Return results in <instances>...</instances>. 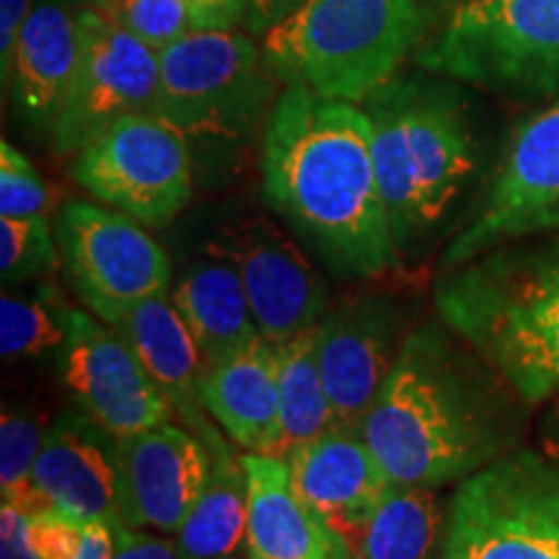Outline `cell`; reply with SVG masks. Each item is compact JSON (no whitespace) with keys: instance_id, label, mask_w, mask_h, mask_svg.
Segmentation results:
<instances>
[{"instance_id":"21","label":"cell","mask_w":559,"mask_h":559,"mask_svg":"<svg viewBox=\"0 0 559 559\" xmlns=\"http://www.w3.org/2000/svg\"><path fill=\"white\" fill-rule=\"evenodd\" d=\"M70 5V0H39L13 52V104L37 130H52L79 62V13Z\"/></svg>"},{"instance_id":"27","label":"cell","mask_w":559,"mask_h":559,"mask_svg":"<svg viewBox=\"0 0 559 559\" xmlns=\"http://www.w3.org/2000/svg\"><path fill=\"white\" fill-rule=\"evenodd\" d=\"M45 443L39 423L32 415L3 412L0 419V492L5 506L24 510L26 515L50 510L34 485V464Z\"/></svg>"},{"instance_id":"28","label":"cell","mask_w":559,"mask_h":559,"mask_svg":"<svg viewBox=\"0 0 559 559\" xmlns=\"http://www.w3.org/2000/svg\"><path fill=\"white\" fill-rule=\"evenodd\" d=\"M47 288L41 298L26 300L5 293L0 298V355L3 360L34 358L66 345V326L60 319V306L52 309Z\"/></svg>"},{"instance_id":"24","label":"cell","mask_w":559,"mask_h":559,"mask_svg":"<svg viewBox=\"0 0 559 559\" xmlns=\"http://www.w3.org/2000/svg\"><path fill=\"white\" fill-rule=\"evenodd\" d=\"M247 472L228 443L213 449V469L190 515L177 531L181 559H234L247 542Z\"/></svg>"},{"instance_id":"14","label":"cell","mask_w":559,"mask_h":559,"mask_svg":"<svg viewBox=\"0 0 559 559\" xmlns=\"http://www.w3.org/2000/svg\"><path fill=\"white\" fill-rule=\"evenodd\" d=\"M124 526L177 534L213 469V451L194 432L164 423L115 440Z\"/></svg>"},{"instance_id":"17","label":"cell","mask_w":559,"mask_h":559,"mask_svg":"<svg viewBox=\"0 0 559 559\" xmlns=\"http://www.w3.org/2000/svg\"><path fill=\"white\" fill-rule=\"evenodd\" d=\"M215 251L239 272L257 330L270 345H283L324 319V283L309 260L267 223L254 221L230 230Z\"/></svg>"},{"instance_id":"8","label":"cell","mask_w":559,"mask_h":559,"mask_svg":"<svg viewBox=\"0 0 559 559\" xmlns=\"http://www.w3.org/2000/svg\"><path fill=\"white\" fill-rule=\"evenodd\" d=\"M156 115L187 138H241L272 99L262 47L236 32H192L158 52Z\"/></svg>"},{"instance_id":"32","label":"cell","mask_w":559,"mask_h":559,"mask_svg":"<svg viewBox=\"0 0 559 559\" xmlns=\"http://www.w3.org/2000/svg\"><path fill=\"white\" fill-rule=\"evenodd\" d=\"M86 523L62 513V510H41L29 515V539L39 559H79Z\"/></svg>"},{"instance_id":"2","label":"cell","mask_w":559,"mask_h":559,"mask_svg":"<svg viewBox=\"0 0 559 559\" xmlns=\"http://www.w3.org/2000/svg\"><path fill=\"white\" fill-rule=\"evenodd\" d=\"M481 366L436 326L404 340L360 423L391 485L438 489L508 453V407Z\"/></svg>"},{"instance_id":"22","label":"cell","mask_w":559,"mask_h":559,"mask_svg":"<svg viewBox=\"0 0 559 559\" xmlns=\"http://www.w3.org/2000/svg\"><path fill=\"white\" fill-rule=\"evenodd\" d=\"M249 513L247 549L251 559H340L324 528L298 498L290 466L270 453H243Z\"/></svg>"},{"instance_id":"30","label":"cell","mask_w":559,"mask_h":559,"mask_svg":"<svg viewBox=\"0 0 559 559\" xmlns=\"http://www.w3.org/2000/svg\"><path fill=\"white\" fill-rule=\"evenodd\" d=\"M96 9L156 52L194 32L181 0H102Z\"/></svg>"},{"instance_id":"29","label":"cell","mask_w":559,"mask_h":559,"mask_svg":"<svg viewBox=\"0 0 559 559\" xmlns=\"http://www.w3.org/2000/svg\"><path fill=\"white\" fill-rule=\"evenodd\" d=\"M58 267V249L47 215L32 218H0V275L3 283H29L52 275Z\"/></svg>"},{"instance_id":"39","label":"cell","mask_w":559,"mask_h":559,"mask_svg":"<svg viewBox=\"0 0 559 559\" xmlns=\"http://www.w3.org/2000/svg\"><path fill=\"white\" fill-rule=\"evenodd\" d=\"M73 5H79V9H96V5L102 3V0H70Z\"/></svg>"},{"instance_id":"18","label":"cell","mask_w":559,"mask_h":559,"mask_svg":"<svg viewBox=\"0 0 559 559\" xmlns=\"http://www.w3.org/2000/svg\"><path fill=\"white\" fill-rule=\"evenodd\" d=\"M115 438L86 415H62L45 436L34 464V485L47 506L83 523L122 526Z\"/></svg>"},{"instance_id":"37","label":"cell","mask_w":559,"mask_h":559,"mask_svg":"<svg viewBox=\"0 0 559 559\" xmlns=\"http://www.w3.org/2000/svg\"><path fill=\"white\" fill-rule=\"evenodd\" d=\"M111 555H115V531L111 526L102 521L86 523L79 559H111Z\"/></svg>"},{"instance_id":"20","label":"cell","mask_w":559,"mask_h":559,"mask_svg":"<svg viewBox=\"0 0 559 559\" xmlns=\"http://www.w3.org/2000/svg\"><path fill=\"white\" fill-rule=\"evenodd\" d=\"M202 409L249 453L277 456L280 391L275 345L257 337L210 366L198 389Z\"/></svg>"},{"instance_id":"9","label":"cell","mask_w":559,"mask_h":559,"mask_svg":"<svg viewBox=\"0 0 559 559\" xmlns=\"http://www.w3.org/2000/svg\"><path fill=\"white\" fill-rule=\"evenodd\" d=\"M73 177L83 190L148 228H164L190 205L187 135L158 115H128L79 151Z\"/></svg>"},{"instance_id":"25","label":"cell","mask_w":559,"mask_h":559,"mask_svg":"<svg viewBox=\"0 0 559 559\" xmlns=\"http://www.w3.org/2000/svg\"><path fill=\"white\" fill-rule=\"evenodd\" d=\"M275 362L280 391L277 459L288 461L290 453L337 425L319 366L317 326L275 345Z\"/></svg>"},{"instance_id":"1","label":"cell","mask_w":559,"mask_h":559,"mask_svg":"<svg viewBox=\"0 0 559 559\" xmlns=\"http://www.w3.org/2000/svg\"><path fill=\"white\" fill-rule=\"evenodd\" d=\"M264 198L342 277H379L400 262L373 164L366 109L290 83L262 140Z\"/></svg>"},{"instance_id":"38","label":"cell","mask_w":559,"mask_h":559,"mask_svg":"<svg viewBox=\"0 0 559 559\" xmlns=\"http://www.w3.org/2000/svg\"><path fill=\"white\" fill-rule=\"evenodd\" d=\"M549 407L544 412V423H542V445L547 459L559 464V389L549 396Z\"/></svg>"},{"instance_id":"10","label":"cell","mask_w":559,"mask_h":559,"mask_svg":"<svg viewBox=\"0 0 559 559\" xmlns=\"http://www.w3.org/2000/svg\"><path fill=\"white\" fill-rule=\"evenodd\" d=\"M158 52L99 9H79V62L50 135L60 156L79 153L111 122L156 115Z\"/></svg>"},{"instance_id":"12","label":"cell","mask_w":559,"mask_h":559,"mask_svg":"<svg viewBox=\"0 0 559 559\" xmlns=\"http://www.w3.org/2000/svg\"><path fill=\"white\" fill-rule=\"evenodd\" d=\"M544 230H559V104L513 132L479 213L445 249L443 270Z\"/></svg>"},{"instance_id":"35","label":"cell","mask_w":559,"mask_h":559,"mask_svg":"<svg viewBox=\"0 0 559 559\" xmlns=\"http://www.w3.org/2000/svg\"><path fill=\"white\" fill-rule=\"evenodd\" d=\"M0 559H39L29 539V515L5 502L0 508Z\"/></svg>"},{"instance_id":"13","label":"cell","mask_w":559,"mask_h":559,"mask_svg":"<svg viewBox=\"0 0 559 559\" xmlns=\"http://www.w3.org/2000/svg\"><path fill=\"white\" fill-rule=\"evenodd\" d=\"M62 383L81 415L109 438H130L171 419V402L120 334L99 317L60 306Z\"/></svg>"},{"instance_id":"7","label":"cell","mask_w":559,"mask_h":559,"mask_svg":"<svg viewBox=\"0 0 559 559\" xmlns=\"http://www.w3.org/2000/svg\"><path fill=\"white\" fill-rule=\"evenodd\" d=\"M440 559H559V464L521 449L461 479Z\"/></svg>"},{"instance_id":"33","label":"cell","mask_w":559,"mask_h":559,"mask_svg":"<svg viewBox=\"0 0 559 559\" xmlns=\"http://www.w3.org/2000/svg\"><path fill=\"white\" fill-rule=\"evenodd\" d=\"M115 555L111 559H181L177 544L153 536L143 528L115 526Z\"/></svg>"},{"instance_id":"6","label":"cell","mask_w":559,"mask_h":559,"mask_svg":"<svg viewBox=\"0 0 559 559\" xmlns=\"http://www.w3.org/2000/svg\"><path fill=\"white\" fill-rule=\"evenodd\" d=\"M425 70L513 96L559 94V0H466L423 47Z\"/></svg>"},{"instance_id":"19","label":"cell","mask_w":559,"mask_h":559,"mask_svg":"<svg viewBox=\"0 0 559 559\" xmlns=\"http://www.w3.org/2000/svg\"><path fill=\"white\" fill-rule=\"evenodd\" d=\"M109 326L132 347V353L158 383L171 407L179 412V417L194 430V436L205 440L210 451L226 443L202 419L198 389L207 366L169 293H158L130 306L115 321H109Z\"/></svg>"},{"instance_id":"23","label":"cell","mask_w":559,"mask_h":559,"mask_svg":"<svg viewBox=\"0 0 559 559\" xmlns=\"http://www.w3.org/2000/svg\"><path fill=\"white\" fill-rule=\"evenodd\" d=\"M171 300L190 326L207 368L260 337L239 272L221 257L181 272Z\"/></svg>"},{"instance_id":"4","label":"cell","mask_w":559,"mask_h":559,"mask_svg":"<svg viewBox=\"0 0 559 559\" xmlns=\"http://www.w3.org/2000/svg\"><path fill=\"white\" fill-rule=\"evenodd\" d=\"M362 109L391 234L404 254L449 215L474 171L466 107L443 83L389 81Z\"/></svg>"},{"instance_id":"34","label":"cell","mask_w":559,"mask_h":559,"mask_svg":"<svg viewBox=\"0 0 559 559\" xmlns=\"http://www.w3.org/2000/svg\"><path fill=\"white\" fill-rule=\"evenodd\" d=\"M32 9V0H0V79H3V86L11 83L13 52H16L19 37Z\"/></svg>"},{"instance_id":"11","label":"cell","mask_w":559,"mask_h":559,"mask_svg":"<svg viewBox=\"0 0 559 559\" xmlns=\"http://www.w3.org/2000/svg\"><path fill=\"white\" fill-rule=\"evenodd\" d=\"M75 290L104 324L140 300L169 293L171 262L143 223L120 210L68 202L55 221Z\"/></svg>"},{"instance_id":"31","label":"cell","mask_w":559,"mask_h":559,"mask_svg":"<svg viewBox=\"0 0 559 559\" xmlns=\"http://www.w3.org/2000/svg\"><path fill=\"white\" fill-rule=\"evenodd\" d=\"M50 190L24 153L9 140L0 143V218H32L47 215Z\"/></svg>"},{"instance_id":"36","label":"cell","mask_w":559,"mask_h":559,"mask_svg":"<svg viewBox=\"0 0 559 559\" xmlns=\"http://www.w3.org/2000/svg\"><path fill=\"white\" fill-rule=\"evenodd\" d=\"M298 3L300 0H249V13H247L249 32L264 34L267 29H272V26L288 16Z\"/></svg>"},{"instance_id":"26","label":"cell","mask_w":559,"mask_h":559,"mask_svg":"<svg viewBox=\"0 0 559 559\" xmlns=\"http://www.w3.org/2000/svg\"><path fill=\"white\" fill-rule=\"evenodd\" d=\"M443 539L436 489L389 485L353 559H432Z\"/></svg>"},{"instance_id":"15","label":"cell","mask_w":559,"mask_h":559,"mask_svg":"<svg viewBox=\"0 0 559 559\" xmlns=\"http://www.w3.org/2000/svg\"><path fill=\"white\" fill-rule=\"evenodd\" d=\"M293 487L340 559H353L391 481L381 472L362 430L334 425L288 459Z\"/></svg>"},{"instance_id":"16","label":"cell","mask_w":559,"mask_h":559,"mask_svg":"<svg viewBox=\"0 0 559 559\" xmlns=\"http://www.w3.org/2000/svg\"><path fill=\"white\" fill-rule=\"evenodd\" d=\"M404 340L400 311L383 296H349L324 313L317 326L319 366L337 425L360 428Z\"/></svg>"},{"instance_id":"5","label":"cell","mask_w":559,"mask_h":559,"mask_svg":"<svg viewBox=\"0 0 559 559\" xmlns=\"http://www.w3.org/2000/svg\"><path fill=\"white\" fill-rule=\"evenodd\" d=\"M419 32L415 0H300L264 32L262 52L277 81L362 104L394 81Z\"/></svg>"},{"instance_id":"3","label":"cell","mask_w":559,"mask_h":559,"mask_svg":"<svg viewBox=\"0 0 559 559\" xmlns=\"http://www.w3.org/2000/svg\"><path fill=\"white\" fill-rule=\"evenodd\" d=\"M436 309L523 402L559 389V239L495 247L445 270Z\"/></svg>"}]
</instances>
